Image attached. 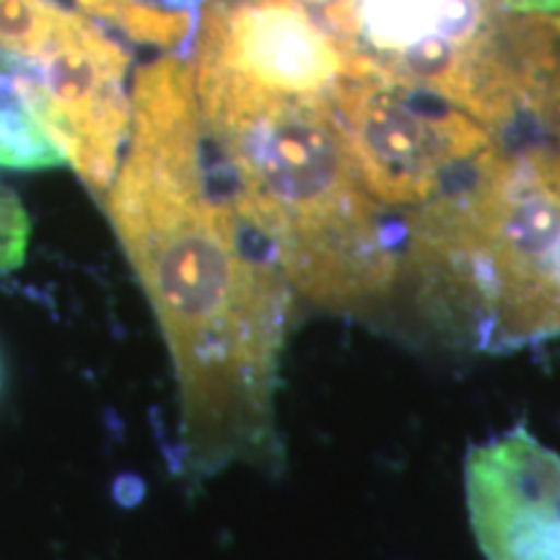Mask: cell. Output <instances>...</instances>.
Here are the masks:
<instances>
[{
	"label": "cell",
	"instance_id": "obj_1",
	"mask_svg": "<svg viewBox=\"0 0 560 560\" xmlns=\"http://www.w3.org/2000/svg\"><path fill=\"white\" fill-rule=\"evenodd\" d=\"M130 104L104 206L170 348L182 462L195 478L278 465L291 283L231 200L190 62L166 55L140 68Z\"/></svg>",
	"mask_w": 560,
	"mask_h": 560
},
{
	"label": "cell",
	"instance_id": "obj_2",
	"mask_svg": "<svg viewBox=\"0 0 560 560\" xmlns=\"http://www.w3.org/2000/svg\"><path fill=\"white\" fill-rule=\"evenodd\" d=\"M190 68L231 200L291 289L330 312L376 310L402 276V229L361 185L330 100Z\"/></svg>",
	"mask_w": 560,
	"mask_h": 560
},
{
	"label": "cell",
	"instance_id": "obj_3",
	"mask_svg": "<svg viewBox=\"0 0 560 560\" xmlns=\"http://www.w3.org/2000/svg\"><path fill=\"white\" fill-rule=\"evenodd\" d=\"M402 272L475 348L560 338V136L499 140L402 223Z\"/></svg>",
	"mask_w": 560,
	"mask_h": 560
},
{
	"label": "cell",
	"instance_id": "obj_4",
	"mask_svg": "<svg viewBox=\"0 0 560 560\" xmlns=\"http://www.w3.org/2000/svg\"><path fill=\"white\" fill-rule=\"evenodd\" d=\"M348 55L350 73L439 96L509 140L535 115L560 60V16L501 0H299Z\"/></svg>",
	"mask_w": 560,
	"mask_h": 560
},
{
	"label": "cell",
	"instance_id": "obj_5",
	"mask_svg": "<svg viewBox=\"0 0 560 560\" xmlns=\"http://www.w3.org/2000/svg\"><path fill=\"white\" fill-rule=\"evenodd\" d=\"M327 100L361 185L389 213L450 192L499 143L450 102L376 75H342Z\"/></svg>",
	"mask_w": 560,
	"mask_h": 560
},
{
	"label": "cell",
	"instance_id": "obj_6",
	"mask_svg": "<svg viewBox=\"0 0 560 560\" xmlns=\"http://www.w3.org/2000/svg\"><path fill=\"white\" fill-rule=\"evenodd\" d=\"M11 60L62 161L96 195L107 192L130 136L125 47L100 21L70 5L37 55Z\"/></svg>",
	"mask_w": 560,
	"mask_h": 560
},
{
	"label": "cell",
	"instance_id": "obj_7",
	"mask_svg": "<svg viewBox=\"0 0 560 560\" xmlns=\"http://www.w3.org/2000/svg\"><path fill=\"white\" fill-rule=\"evenodd\" d=\"M192 66L285 96H327L348 55L299 0H200Z\"/></svg>",
	"mask_w": 560,
	"mask_h": 560
},
{
	"label": "cell",
	"instance_id": "obj_8",
	"mask_svg": "<svg viewBox=\"0 0 560 560\" xmlns=\"http://www.w3.org/2000/svg\"><path fill=\"white\" fill-rule=\"evenodd\" d=\"M465 499L486 560H560V457L524 425L467 452Z\"/></svg>",
	"mask_w": 560,
	"mask_h": 560
},
{
	"label": "cell",
	"instance_id": "obj_9",
	"mask_svg": "<svg viewBox=\"0 0 560 560\" xmlns=\"http://www.w3.org/2000/svg\"><path fill=\"white\" fill-rule=\"evenodd\" d=\"M60 164L66 161L32 107L24 75L9 55L0 52V166L34 172Z\"/></svg>",
	"mask_w": 560,
	"mask_h": 560
},
{
	"label": "cell",
	"instance_id": "obj_10",
	"mask_svg": "<svg viewBox=\"0 0 560 560\" xmlns=\"http://www.w3.org/2000/svg\"><path fill=\"white\" fill-rule=\"evenodd\" d=\"M70 5L136 42L177 47L195 30L200 0H70Z\"/></svg>",
	"mask_w": 560,
	"mask_h": 560
},
{
	"label": "cell",
	"instance_id": "obj_11",
	"mask_svg": "<svg viewBox=\"0 0 560 560\" xmlns=\"http://www.w3.org/2000/svg\"><path fill=\"white\" fill-rule=\"evenodd\" d=\"M68 9L58 0H0V52L11 58L37 55Z\"/></svg>",
	"mask_w": 560,
	"mask_h": 560
},
{
	"label": "cell",
	"instance_id": "obj_12",
	"mask_svg": "<svg viewBox=\"0 0 560 560\" xmlns=\"http://www.w3.org/2000/svg\"><path fill=\"white\" fill-rule=\"evenodd\" d=\"M30 240V219L21 200L5 187H0V272L19 268L24 260Z\"/></svg>",
	"mask_w": 560,
	"mask_h": 560
},
{
	"label": "cell",
	"instance_id": "obj_13",
	"mask_svg": "<svg viewBox=\"0 0 560 560\" xmlns=\"http://www.w3.org/2000/svg\"><path fill=\"white\" fill-rule=\"evenodd\" d=\"M511 13H529V16H560V0H501Z\"/></svg>",
	"mask_w": 560,
	"mask_h": 560
}]
</instances>
